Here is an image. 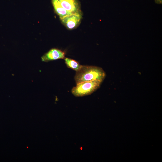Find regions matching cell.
I'll return each mask as SVG.
<instances>
[{
	"label": "cell",
	"instance_id": "obj_8",
	"mask_svg": "<svg viewBox=\"0 0 162 162\" xmlns=\"http://www.w3.org/2000/svg\"><path fill=\"white\" fill-rule=\"evenodd\" d=\"M162 0H158V1H159V2H160Z\"/></svg>",
	"mask_w": 162,
	"mask_h": 162
},
{
	"label": "cell",
	"instance_id": "obj_6",
	"mask_svg": "<svg viewBox=\"0 0 162 162\" xmlns=\"http://www.w3.org/2000/svg\"><path fill=\"white\" fill-rule=\"evenodd\" d=\"M52 2L55 12L59 16L60 19L73 14L63 8L58 0H52Z\"/></svg>",
	"mask_w": 162,
	"mask_h": 162
},
{
	"label": "cell",
	"instance_id": "obj_5",
	"mask_svg": "<svg viewBox=\"0 0 162 162\" xmlns=\"http://www.w3.org/2000/svg\"><path fill=\"white\" fill-rule=\"evenodd\" d=\"M62 7L72 13L81 12L78 0H58Z\"/></svg>",
	"mask_w": 162,
	"mask_h": 162
},
{
	"label": "cell",
	"instance_id": "obj_7",
	"mask_svg": "<svg viewBox=\"0 0 162 162\" xmlns=\"http://www.w3.org/2000/svg\"><path fill=\"white\" fill-rule=\"evenodd\" d=\"M64 59L67 67L76 71L78 70L82 66V65L74 59L68 58H64Z\"/></svg>",
	"mask_w": 162,
	"mask_h": 162
},
{
	"label": "cell",
	"instance_id": "obj_4",
	"mask_svg": "<svg viewBox=\"0 0 162 162\" xmlns=\"http://www.w3.org/2000/svg\"><path fill=\"white\" fill-rule=\"evenodd\" d=\"M65 53L58 49L53 48L50 49L41 57L42 61L47 62L59 59H64Z\"/></svg>",
	"mask_w": 162,
	"mask_h": 162
},
{
	"label": "cell",
	"instance_id": "obj_1",
	"mask_svg": "<svg viewBox=\"0 0 162 162\" xmlns=\"http://www.w3.org/2000/svg\"><path fill=\"white\" fill-rule=\"evenodd\" d=\"M106 74L103 69L94 66L82 65L76 71L74 78L76 84L86 82L97 80L102 82Z\"/></svg>",
	"mask_w": 162,
	"mask_h": 162
},
{
	"label": "cell",
	"instance_id": "obj_3",
	"mask_svg": "<svg viewBox=\"0 0 162 162\" xmlns=\"http://www.w3.org/2000/svg\"><path fill=\"white\" fill-rule=\"evenodd\" d=\"M82 18L81 12L72 14L60 18L62 24L68 29L76 28L80 23Z\"/></svg>",
	"mask_w": 162,
	"mask_h": 162
},
{
	"label": "cell",
	"instance_id": "obj_2",
	"mask_svg": "<svg viewBox=\"0 0 162 162\" xmlns=\"http://www.w3.org/2000/svg\"><path fill=\"white\" fill-rule=\"evenodd\" d=\"M102 82L97 80L76 84L72 89V94L76 97H82L91 94L98 89Z\"/></svg>",
	"mask_w": 162,
	"mask_h": 162
}]
</instances>
